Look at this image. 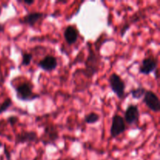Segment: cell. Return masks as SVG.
<instances>
[{"label": "cell", "instance_id": "obj_6", "mask_svg": "<svg viewBox=\"0 0 160 160\" xmlns=\"http://www.w3.org/2000/svg\"><path fill=\"white\" fill-rule=\"evenodd\" d=\"M158 65H159V59L157 57L153 56H147L144 58L141 62V65L138 68L139 73L145 76L149 75L158 68Z\"/></svg>", "mask_w": 160, "mask_h": 160}, {"label": "cell", "instance_id": "obj_5", "mask_svg": "<svg viewBox=\"0 0 160 160\" xmlns=\"http://www.w3.org/2000/svg\"><path fill=\"white\" fill-rule=\"evenodd\" d=\"M127 125L124 119L119 114L115 113L112 117V123H111L109 134L112 138H116L121 135L126 131Z\"/></svg>", "mask_w": 160, "mask_h": 160}, {"label": "cell", "instance_id": "obj_20", "mask_svg": "<svg viewBox=\"0 0 160 160\" xmlns=\"http://www.w3.org/2000/svg\"><path fill=\"white\" fill-rule=\"evenodd\" d=\"M55 160H75V159L72 157H63V158H58L57 159Z\"/></svg>", "mask_w": 160, "mask_h": 160}, {"label": "cell", "instance_id": "obj_19", "mask_svg": "<svg viewBox=\"0 0 160 160\" xmlns=\"http://www.w3.org/2000/svg\"><path fill=\"white\" fill-rule=\"evenodd\" d=\"M19 2H22L23 4L27 5V6H32L33 4H34V0H23V1H18Z\"/></svg>", "mask_w": 160, "mask_h": 160}, {"label": "cell", "instance_id": "obj_18", "mask_svg": "<svg viewBox=\"0 0 160 160\" xmlns=\"http://www.w3.org/2000/svg\"><path fill=\"white\" fill-rule=\"evenodd\" d=\"M6 81V77H5L4 73H3L2 69L1 62H0V86H2L3 84L5 83Z\"/></svg>", "mask_w": 160, "mask_h": 160}, {"label": "cell", "instance_id": "obj_23", "mask_svg": "<svg viewBox=\"0 0 160 160\" xmlns=\"http://www.w3.org/2000/svg\"><path fill=\"white\" fill-rule=\"evenodd\" d=\"M2 146H3V143L1 142V141H0V148H1Z\"/></svg>", "mask_w": 160, "mask_h": 160}, {"label": "cell", "instance_id": "obj_16", "mask_svg": "<svg viewBox=\"0 0 160 160\" xmlns=\"http://www.w3.org/2000/svg\"><path fill=\"white\" fill-rule=\"evenodd\" d=\"M12 106V100L10 98H6L2 102L0 103V114L6 112Z\"/></svg>", "mask_w": 160, "mask_h": 160}, {"label": "cell", "instance_id": "obj_3", "mask_svg": "<svg viewBox=\"0 0 160 160\" xmlns=\"http://www.w3.org/2000/svg\"><path fill=\"white\" fill-rule=\"evenodd\" d=\"M109 84L111 91L120 100H123L127 97L126 84L121 77L117 73H112L109 78Z\"/></svg>", "mask_w": 160, "mask_h": 160}, {"label": "cell", "instance_id": "obj_1", "mask_svg": "<svg viewBox=\"0 0 160 160\" xmlns=\"http://www.w3.org/2000/svg\"><path fill=\"white\" fill-rule=\"evenodd\" d=\"M88 47V56L84 62L85 68L83 70H80L76 71L75 73H82L84 77L87 78H92L95 74H97L99 70L100 66H101V55L99 52L96 50V52L92 48V44L90 42L87 43Z\"/></svg>", "mask_w": 160, "mask_h": 160}, {"label": "cell", "instance_id": "obj_15", "mask_svg": "<svg viewBox=\"0 0 160 160\" xmlns=\"http://www.w3.org/2000/svg\"><path fill=\"white\" fill-rule=\"evenodd\" d=\"M21 56V66H23V67H28L31 64V61L33 59V54L31 52H22Z\"/></svg>", "mask_w": 160, "mask_h": 160}, {"label": "cell", "instance_id": "obj_10", "mask_svg": "<svg viewBox=\"0 0 160 160\" xmlns=\"http://www.w3.org/2000/svg\"><path fill=\"white\" fill-rule=\"evenodd\" d=\"M45 14L42 12H38V11H34V12H28L26 15L23 16V17L20 18L19 23L21 25H27L30 28H33L39 20L45 18Z\"/></svg>", "mask_w": 160, "mask_h": 160}, {"label": "cell", "instance_id": "obj_21", "mask_svg": "<svg viewBox=\"0 0 160 160\" xmlns=\"http://www.w3.org/2000/svg\"><path fill=\"white\" fill-rule=\"evenodd\" d=\"M153 73H154V75H155V78H156V80L159 79V69H158V68L156 69V70H155Z\"/></svg>", "mask_w": 160, "mask_h": 160}, {"label": "cell", "instance_id": "obj_14", "mask_svg": "<svg viewBox=\"0 0 160 160\" xmlns=\"http://www.w3.org/2000/svg\"><path fill=\"white\" fill-rule=\"evenodd\" d=\"M100 120V117L96 112H92L84 117V122L87 124H95Z\"/></svg>", "mask_w": 160, "mask_h": 160}, {"label": "cell", "instance_id": "obj_4", "mask_svg": "<svg viewBox=\"0 0 160 160\" xmlns=\"http://www.w3.org/2000/svg\"><path fill=\"white\" fill-rule=\"evenodd\" d=\"M59 138V131L56 125L48 124L44 128L43 134L40 138V141L44 145H55Z\"/></svg>", "mask_w": 160, "mask_h": 160}, {"label": "cell", "instance_id": "obj_12", "mask_svg": "<svg viewBox=\"0 0 160 160\" xmlns=\"http://www.w3.org/2000/svg\"><path fill=\"white\" fill-rule=\"evenodd\" d=\"M63 37L68 45H73L78 42L79 31L73 25H68L63 31Z\"/></svg>", "mask_w": 160, "mask_h": 160}, {"label": "cell", "instance_id": "obj_7", "mask_svg": "<svg viewBox=\"0 0 160 160\" xmlns=\"http://www.w3.org/2000/svg\"><path fill=\"white\" fill-rule=\"evenodd\" d=\"M144 104L153 112H158L160 111V100L159 96L151 90H147L142 99Z\"/></svg>", "mask_w": 160, "mask_h": 160}, {"label": "cell", "instance_id": "obj_13", "mask_svg": "<svg viewBox=\"0 0 160 160\" xmlns=\"http://www.w3.org/2000/svg\"><path fill=\"white\" fill-rule=\"evenodd\" d=\"M147 91V89L145 88H144L143 86H139L137 88L132 89V90L130 92V94L131 95L132 98L135 100H140L142 99V98H143L144 95H145V92Z\"/></svg>", "mask_w": 160, "mask_h": 160}, {"label": "cell", "instance_id": "obj_11", "mask_svg": "<svg viewBox=\"0 0 160 160\" xmlns=\"http://www.w3.org/2000/svg\"><path fill=\"white\" fill-rule=\"evenodd\" d=\"M38 67L45 72L54 71L58 67L57 58L53 55H47L38 62Z\"/></svg>", "mask_w": 160, "mask_h": 160}, {"label": "cell", "instance_id": "obj_2", "mask_svg": "<svg viewBox=\"0 0 160 160\" xmlns=\"http://www.w3.org/2000/svg\"><path fill=\"white\" fill-rule=\"evenodd\" d=\"M34 85L31 81L21 82L14 87L16 98L21 102H31L40 98V95L34 93Z\"/></svg>", "mask_w": 160, "mask_h": 160}, {"label": "cell", "instance_id": "obj_8", "mask_svg": "<svg viewBox=\"0 0 160 160\" xmlns=\"http://www.w3.org/2000/svg\"><path fill=\"white\" fill-rule=\"evenodd\" d=\"M124 121L129 126L137 125L140 119V111L138 106L136 104H130L124 112Z\"/></svg>", "mask_w": 160, "mask_h": 160}, {"label": "cell", "instance_id": "obj_9", "mask_svg": "<svg viewBox=\"0 0 160 160\" xmlns=\"http://www.w3.org/2000/svg\"><path fill=\"white\" fill-rule=\"evenodd\" d=\"M38 140V133L34 131H22L15 135V145L34 143Z\"/></svg>", "mask_w": 160, "mask_h": 160}, {"label": "cell", "instance_id": "obj_17", "mask_svg": "<svg viewBox=\"0 0 160 160\" xmlns=\"http://www.w3.org/2000/svg\"><path fill=\"white\" fill-rule=\"evenodd\" d=\"M7 122L11 126H14V125L17 124L19 122L18 117H17V116H10V117L7 118Z\"/></svg>", "mask_w": 160, "mask_h": 160}, {"label": "cell", "instance_id": "obj_22", "mask_svg": "<svg viewBox=\"0 0 160 160\" xmlns=\"http://www.w3.org/2000/svg\"><path fill=\"white\" fill-rule=\"evenodd\" d=\"M5 31V25L3 23H0V33L4 32Z\"/></svg>", "mask_w": 160, "mask_h": 160}]
</instances>
